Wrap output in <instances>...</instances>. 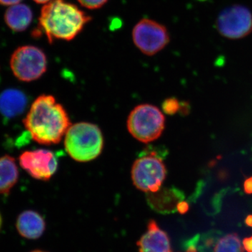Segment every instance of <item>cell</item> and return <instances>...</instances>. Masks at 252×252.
Masks as SVG:
<instances>
[{
  "label": "cell",
  "instance_id": "1",
  "mask_svg": "<svg viewBox=\"0 0 252 252\" xmlns=\"http://www.w3.org/2000/svg\"><path fill=\"white\" fill-rule=\"evenodd\" d=\"M23 124L33 140L46 145L59 143L71 126L65 109L51 94L34 101Z\"/></svg>",
  "mask_w": 252,
  "mask_h": 252
},
{
  "label": "cell",
  "instance_id": "2",
  "mask_svg": "<svg viewBox=\"0 0 252 252\" xmlns=\"http://www.w3.org/2000/svg\"><path fill=\"white\" fill-rule=\"evenodd\" d=\"M91 17L64 0H51L41 8L34 36L44 32L50 44L55 39L71 41L90 22Z\"/></svg>",
  "mask_w": 252,
  "mask_h": 252
},
{
  "label": "cell",
  "instance_id": "3",
  "mask_svg": "<svg viewBox=\"0 0 252 252\" xmlns=\"http://www.w3.org/2000/svg\"><path fill=\"white\" fill-rule=\"evenodd\" d=\"M64 148L76 161L94 160L102 153L103 135L98 126L91 123H77L70 126L64 135Z\"/></svg>",
  "mask_w": 252,
  "mask_h": 252
},
{
  "label": "cell",
  "instance_id": "4",
  "mask_svg": "<svg viewBox=\"0 0 252 252\" xmlns=\"http://www.w3.org/2000/svg\"><path fill=\"white\" fill-rule=\"evenodd\" d=\"M127 126L129 132L136 140L149 143L161 135L165 128V117L155 106L140 104L130 112Z\"/></svg>",
  "mask_w": 252,
  "mask_h": 252
},
{
  "label": "cell",
  "instance_id": "5",
  "mask_svg": "<svg viewBox=\"0 0 252 252\" xmlns=\"http://www.w3.org/2000/svg\"><path fill=\"white\" fill-rule=\"evenodd\" d=\"M166 175V167L161 158L154 152L137 159L131 170L136 188L147 193L160 190Z\"/></svg>",
  "mask_w": 252,
  "mask_h": 252
},
{
  "label": "cell",
  "instance_id": "6",
  "mask_svg": "<svg viewBox=\"0 0 252 252\" xmlns=\"http://www.w3.org/2000/svg\"><path fill=\"white\" fill-rule=\"evenodd\" d=\"M11 71L18 80L30 82L39 79L47 69V59L42 50L36 46H19L10 59Z\"/></svg>",
  "mask_w": 252,
  "mask_h": 252
},
{
  "label": "cell",
  "instance_id": "7",
  "mask_svg": "<svg viewBox=\"0 0 252 252\" xmlns=\"http://www.w3.org/2000/svg\"><path fill=\"white\" fill-rule=\"evenodd\" d=\"M132 35L135 45L149 56L160 52L170 40L167 28L149 18H144L135 25Z\"/></svg>",
  "mask_w": 252,
  "mask_h": 252
},
{
  "label": "cell",
  "instance_id": "8",
  "mask_svg": "<svg viewBox=\"0 0 252 252\" xmlns=\"http://www.w3.org/2000/svg\"><path fill=\"white\" fill-rule=\"evenodd\" d=\"M219 33L228 39H240L252 32V13L243 5L228 6L219 14L216 21Z\"/></svg>",
  "mask_w": 252,
  "mask_h": 252
},
{
  "label": "cell",
  "instance_id": "9",
  "mask_svg": "<svg viewBox=\"0 0 252 252\" xmlns=\"http://www.w3.org/2000/svg\"><path fill=\"white\" fill-rule=\"evenodd\" d=\"M19 163L32 177L37 180H49L58 168L56 156L46 149L26 151L20 155Z\"/></svg>",
  "mask_w": 252,
  "mask_h": 252
},
{
  "label": "cell",
  "instance_id": "10",
  "mask_svg": "<svg viewBox=\"0 0 252 252\" xmlns=\"http://www.w3.org/2000/svg\"><path fill=\"white\" fill-rule=\"evenodd\" d=\"M137 245L139 252H172L168 235L154 220H149L147 231L137 241Z\"/></svg>",
  "mask_w": 252,
  "mask_h": 252
},
{
  "label": "cell",
  "instance_id": "11",
  "mask_svg": "<svg viewBox=\"0 0 252 252\" xmlns=\"http://www.w3.org/2000/svg\"><path fill=\"white\" fill-rule=\"evenodd\" d=\"M147 200L149 206L158 213L167 215L177 211V205L185 198V194L180 189H160L155 193H148Z\"/></svg>",
  "mask_w": 252,
  "mask_h": 252
},
{
  "label": "cell",
  "instance_id": "12",
  "mask_svg": "<svg viewBox=\"0 0 252 252\" xmlns=\"http://www.w3.org/2000/svg\"><path fill=\"white\" fill-rule=\"evenodd\" d=\"M16 228L19 234L29 240H36L44 234L46 222L37 212L26 210L18 216Z\"/></svg>",
  "mask_w": 252,
  "mask_h": 252
},
{
  "label": "cell",
  "instance_id": "13",
  "mask_svg": "<svg viewBox=\"0 0 252 252\" xmlns=\"http://www.w3.org/2000/svg\"><path fill=\"white\" fill-rule=\"evenodd\" d=\"M27 105V96L18 89H6L0 94V114L8 119L21 115Z\"/></svg>",
  "mask_w": 252,
  "mask_h": 252
},
{
  "label": "cell",
  "instance_id": "14",
  "mask_svg": "<svg viewBox=\"0 0 252 252\" xmlns=\"http://www.w3.org/2000/svg\"><path fill=\"white\" fill-rule=\"evenodd\" d=\"M33 14L28 5L19 3L9 6L4 14L6 26L14 32L26 31L32 21Z\"/></svg>",
  "mask_w": 252,
  "mask_h": 252
},
{
  "label": "cell",
  "instance_id": "15",
  "mask_svg": "<svg viewBox=\"0 0 252 252\" xmlns=\"http://www.w3.org/2000/svg\"><path fill=\"white\" fill-rule=\"evenodd\" d=\"M19 177L16 160L9 155L0 157V193L8 194Z\"/></svg>",
  "mask_w": 252,
  "mask_h": 252
},
{
  "label": "cell",
  "instance_id": "16",
  "mask_svg": "<svg viewBox=\"0 0 252 252\" xmlns=\"http://www.w3.org/2000/svg\"><path fill=\"white\" fill-rule=\"evenodd\" d=\"M213 252H244L241 240L235 233L220 238L214 246Z\"/></svg>",
  "mask_w": 252,
  "mask_h": 252
},
{
  "label": "cell",
  "instance_id": "17",
  "mask_svg": "<svg viewBox=\"0 0 252 252\" xmlns=\"http://www.w3.org/2000/svg\"><path fill=\"white\" fill-rule=\"evenodd\" d=\"M162 108L165 114L174 115L176 113L180 112V102L175 97H170L162 102Z\"/></svg>",
  "mask_w": 252,
  "mask_h": 252
},
{
  "label": "cell",
  "instance_id": "18",
  "mask_svg": "<svg viewBox=\"0 0 252 252\" xmlns=\"http://www.w3.org/2000/svg\"><path fill=\"white\" fill-rule=\"evenodd\" d=\"M79 4L89 9H97L103 6L108 0H77Z\"/></svg>",
  "mask_w": 252,
  "mask_h": 252
},
{
  "label": "cell",
  "instance_id": "19",
  "mask_svg": "<svg viewBox=\"0 0 252 252\" xmlns=\"http://www.w3.org/2000/svg\"><path fill=\"white\" fill-rule=\"evenodd\" d=\"M200 240V235H197L187 241L185 245V252H197V244Z\"/></svg>",
  "mask_w": 252,
  "mask_h": 252
},
{
  "label": "cell",
  "instance_id": "20",
  "mask_svg": "<svg viewBox=\"0 0 252 252\" xmlns=\"http://www.w3.org/2000/svg\"><path fill=\"white\" fill-rule=\"evenodd\" d=\"M190 111V104L187 102H180V113L182 116H187Z\"/></svg>",
  "mask_w": 252,
  "mask_h": 252
},
{
  "label": "cell",
  "instance_id": "21",
  "mask_svg": "<svg viewBox=\"0 0 252 252\" xmlns=\"http://www.w3.org/2000/svg\"><path fill=\"white\" fill-rule=\"evenodd\" d=\"M189 205L187 202L181 201L180 203L177 205V211L180 212L182 215H185L189 211Z\"/></svg>",
  "mask_w": 252,
  "mask_h": 252
},
{
  "label": "cell",
  "instance_id": "22",
  "mask_svg": "<svg viewBox=\"0 0 252 252\" xmlns=\"http://www.w3.org/2000/svg\"><path fill=\"white\" fill-rule=\"evenodd\" d=\"M244 190L248 194H252V177H249L244 182Z\"/></svg>",
  "mask_w": 252,
  "mask_h": 252
},
{
  "label": "cell",
  "instance_id": "23",
  "mask_svg": "<svg viewBox=\"0 0 252 252\" xmlns=\"http://www.w3.org/2000/svg\"><path fill=\"white\" fill-rule=\"evenodd\" d=\"M243 246L247 252H252V237L244 239Z\"/></svg>",
  "mask_w": 252,
  "mask_h": 252
},
{
  "label": "cell",
  "instance_id": "24",
  "mask_svg": "<svg viewBox=\"0 0 252 252\" xmlns=\"http://www.w3.org/2000/svg\"><path fill=\"white\" fill-rule=\"evenodd\" d=\"M22 0H0V5L2 6H12V5L19 4Z\"/></svg>",
  "mask_w": 252,
  "mask_h": 252
},
{
  "label": "cell",
  "instance_id": "25",
  "mask_svg": "<svg viewBox=\"0 0 252 252\" xmlns=\"http://www.w3.org/2000/svg\"><path fill=\"white\" fill-rule=\"evenodd\" d=\"M245 223L248 225V226L252 227V215H249L245 219Z\"/></svg>",
  "mask_w": 252,
  "mask_h": 252
},
{
  "label": "cell",
  "instance_id": "26",
  "mask_svg": "<svg viewBox=\"0 0 252 252\" xmlns=\"http://www.w3.org/2000/svg\"><path fill=\"white\" fill-rule=\"evenodd\" d=\"M33 1H35L37 4H47L49 1H51V0H33Z\"/></svg>",
  "mask_w": 252,
  "mask_h": 252
},
{
  "label": "cell",
  "instance_id": "27",
  "mask_svg": "<svg viewBox=\"0 0 252 252\" xmlns=\"http://www.w3.org/2000/svg\"><path fill=\"white\" fill-rule=\"evenodd\" d=\"M1 225H2V219H1V214H0V230H1Z\"/></svg>",
  "mask_w": 252,
  "mask_h": 252
},
{
  "label": "cell",
  "instance_id": "28",
  "mask_svg": "<svg viewBox=\"0 0 252 252\" xmlns=\"http://www.w3.org/2000/svg\"><path fill=\"white\" fill-rule=\"evenodd\" d=\"M31 252H47L42 251V250H34V251H32Z\"/></svg>",
  "mask_w": 252,
  "mask_h": 252
},
{
  "label": "cell",
  "instance_id": "29",
  "mask_svg": "<svg viewBox=\"0 0 252 252\" xmlns=\"http://www.w3.org/2000/svg\"><path fill=\"white\" fill-rule=\"evenodd\" d=\"M195 1H201V2H203V1H206L207 0H195Z\"/></svg>",
  "mask_w": 252,
  "mask_h": 252
}]
</instances>
